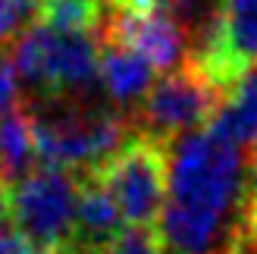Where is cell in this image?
<instances>
[{
    "instance_id": "6da1fadb",
    "label": "cell",
    "mask_w": 257,
    "mask_h": 254,
    "mask_svg": "<svg viewBox=\"0 0 257 254\" xmlns=\"http://www.w3.org/2000/svg\"><path fill=\"white\" fill-rule=\"evenodd\" d=\"M245 148L198 129L166 145V201L157 232L173 254H235L248 245Z\"/></svg>"
},
{
    "instance_id": "7a4b0ae2",
    "label": "cell",
    "mask_w": 257,
    "mask_h": 254,
    "mask_svg": "<svg viewBox=\"0 0 257 254\" xmlns=\"http://www.w3.org/2000/svg\"><path fill=\"white\" fill-rule=\"evenodd\" d=\"M19 107L32 125L35 157L44 167H60L75 176L100 170L132 135L125 113L94 104L91 97H29Z\"/></svg>"
},
{
    "instance_id": "3957f363",
    "label": "cell",
    "mask_w": 257,
    "mask_h": 254,
    "mask_svg": "<svg viewBox=\"0 0 257 254\" xmlns=\"http://www.w3.org/2000/svg\"><path fill=\"white\" fill-rule=\"evenodd\" d=\"M97 50L91 32L57 29L35 22L13 47V69L19 85L35 100L47 97H91L97 85Z\"/></svg>"
},
{
    "instance_id": "277c9868",
    "label": "cell",
    "mask_w": 257,
    "mask_h": 254,
    "mask_svg": "<svg viewBox=\"0 0 257 254\" xmlns=\"http://www.w3.org/2000/svg\"><path fill=\"white\" fill-rule=\"evenodd\" d=\"M223 97L226 88H220L204 69L185 60L182 66L163 72L151 85L145 100L128 113V122L135 132L170 145L188 132L210 125L216 110L223 107Z\"/></svg>"
},
{
    "instance_id": "5b68a950",
    "label": "cell",
    "mask_w": 257,
    "mask_h": 254,
    "mask_svg": "<svg viewBox=\"0 0 257 254\" xmlns=\"http://www.w3.org/2000/svg\"><path fill=\"white\" fill-rule=\"evenodd\" d=\"M10 223L41 251H63L75 229L79 176L60 167H35L7 185Z\"/></svg>"
},
{
    "instance_id": "8992f818",
    "label": "cell",
    "mask_w": 257,
    "mask_h": 254,
    "mask_svg": "<svg viewBox=\"0 0 257 254\" xmlns=\"http://www.w3.org/2000/svg\"><path fill=\"white\" fill-rule=\"evenodd\" d=\"M94 176L119 207L122 223L157 226L166 201V145L132 129L125 145Z\"/></svg>"
},
{
    "instance_id": "52a82bcc",
    "label": "cell",
    "mask_w": 257,
    "mask_h": 254,
    "mask_svg": "<svg viewBox=\"0 0 257 254\" xmlns=\"http://www.w3.org/2000/svg\"><path fill=\"white\" fill-rule=\"evenodd\" d=\"M188 60L220 88L257 66V0H216V16L191 38Z\"/></svg>"
},
{
    "instance_id": "ba28073f",
    "label": "cell",
    "mask_w": 257,
    "mask_h": 254,
    "mask_svg": "<svg viewBox=\"0 0 257 254\" xmlns=\"http://www.w3.org/2000/svg\"><path fill=\"white\" fill-rule=\"evenodd\" d=\"M100 41H119L132 47L138 57H145L154 69L170 72L188 60V35L173 19L170 10H116L104 7V16L97 25Z\"/></svg>"
},
{
    "instance_id": "9c48e42d",
    "label": "cell",
    "mask_w": 257,
    "mask_h": 254,
    "mask_svg": "<svg viewBox=\"0 0 257 254\" xmlns=\"http://www.w3.org/2000/svg\"><path fill=\"white\" fill-rule=\"evenodd\" d=\"M154 72L157 69L145 57H138L132 47L119 41H104L97 50V85L119 113H132L145 100L154 85Z\"/></svg>"
},
{
    "instance_id": "30bf717a",
    "label": "cell",
    "mask_w": 257,
    "mask_h": 254,
    "mask_svg": "<svg viewBox=\"0 0 257 254\" xmlns=\"http://www.w3.org/2000/svg\"><path fill=\"white\" fill-rule=\"evenodd\" d=\"M122 229V213L94 173L79 176V198H75V229L69 245L104 251V245Z\"/></svg>"
},
{
    "instance_id": "8fae6325",
    "label": "cell",
    "mask_w": 257,
    "mask_h": 254,
    "mask_svg": "<svg viewBox=\"0 0 257 254\" xmlns=\"http://www.w3.org/2000/svg\"><path fill=\"white\" fill-rule=\"evenodd\" d=\"M207 129L238 148H257V66L245 69L226 88L223 107L216 110Z\"/></svg>"
},
{
    "instance_id": "7c38bea8",
    "label": "cell",
    "mask_w": 257,
    "mask_h": 254,
    "mask_svg": "<svg viewBox=\"0 0 257 254\" xmlns=\"http://www.w3.org/2000/svg\"><path fill=\"white\" fill-rule=\"evenodd\" d=\"M35 138L25 110L16 107L0 122V179L4 185L22 179L29 170H35Z\"/></svg>"
},
{
    "instance_id": "4fadbf2b",
    "label": "cell",
    "mask_w": 257,
    "mask_h": 254,
    "mask_svg": "<svg viewBox=\"0 0 257 254\" xmlns=\"http://www.w3.org/2000/svg\"><path fill=\"white\" fill-rule=\"evenodd\" d=\"M107 0H41V22L72 32H97Z\"/></svg>"
},
{
    "instance_id": "5bb4252c",
    "label": "cell",
    "mask_w": 257,
    "mask_h": 254,
    "mask_svg": "<svg viewBox=\"0 0 257 254\" xmlns=\"http://www.w3.org/2000/svg\"><path fill=\"white\" fill-rule=\"evenodd\" d=\"M41 19V0H0V54Z\"/></svg>"
},
{
    "instance_id": "9a60e30c",
    "label": "cell",
    "mask_w": 257,
    "mask_h": 254,
    "mask_svg": "<svg viewBox=\"0 0 257 254\" xmlns=\"http://www.w3.org/2000/svg\"><path fill=\"white\" fill-rule=\"evenodd\" d=\"M157 226H122L100 254H163Z\"/></svg>"
},
{
    "instance_id": "2e32d148",
    "label": "cell",
    "mask_w": 257,
    "mask_h": 254,
    "mask_svg": "<svg viewBox=\"0 0 257 254\" xmlns=\"http://www.w3.org/2000/svg\"><path fill=\"white\" fill-rule=\"evenodd\" d=\"M22 104L19 100V79H16V69L7 54H0V122H4L13 110Z\"/></svg>"
},
{
    "instance_id": "e0dca14e",
    "label": "cell",
    "mask_w": 257,
    "mask_h": 254,
    "mask_svg": "<svg viewBox=\"0 0 257 254\" xmlns=\"http://www.w3.org/2000/svg\"><path fill=\"white\" fill-rule=\"evenodd\" d=\"M0 254H35V245L16 226H0Z\"/></svg>"
},
{
    "instance_id": "ac0fdd59",
    "label": "cell",
    "mask_w": 257,
    "mask_h": 254,
    "mask_svg": "<svg viewBox=\"0 0 257 254\" xmlns=\"http://www.w3.org/2000/svg\"><path fill=\"white\" fill-rule=\"evenodd\" d=\"M248 232L257 238V148L248 160Z\"/></svg>"
},
{
    "instance_id": "d6986e66",
    "label": "cell",
    "mask_w": 257,
    "mask_h": 254,
    "mask_svg": "<svg viewBox=\"0 0 257 254\" xmlns=\"http://www.w3.org/2000/svg\"><path fill=\"white\" fill-rule=\"evenodd\" d=\"M116 10H151V7H163L166 0H107Z\"/></svg>"
},
{
    "instance_id": "ffe728a7",
    "label": "cell",
    "mask_w": 257,
    "mask_h": 254,
    "mask_svg": "<svg viewBox=\"0 0 257 254\" xmlns=\"http://www.w3.org/2000/svg\"><path fill=\"white\" fill-rule=\"evenodd\" d=\"M0 226H13V223H10V198H7L4 179H0Z\"/></svg>"
},
{
    "instance_id": "44dd1931",
    "label": "cell",
    "mask_w": 257,
    "mask_h": 254,
    "mask_svg": "<svg viewBox=\"0 0 257 254\" xmlns=\"http://www.w3.org/2000/svg\"><path fill=\"white\" fill-rule=\"evenodd\" d=\"M60 254H100V251H91V248H82V245H66Z\"/></svg>"
},
{
    "instance_id": "7402d4cb",
    "label": "cell",
    "mask_w": 257,
    "mask_h": 254,
    "mask_svg": "<svg viewBox=\"0 0 257 254\" xmlns=\"http://www.w3.org/2000/svg\"><path fill=\"white\" fill-rule=\"evenodd\" d=\"M254 254H257V242H254Z\"/></svg>"
},
{
    "instance_id": "603a6c76",
    "label": "cell",
    "mask_w": 257,
    "mask_h": 254,
    "mask_svg": "<svg viewBox=\"0 0 257 254\" xmlns=\"http://www.w3.org/2000/svg\"><path fill=\"white\" fill-rule=\"evenodd\" d=\"M163 254H173V251H163Z\"/></svg>"
}]
</instances>
